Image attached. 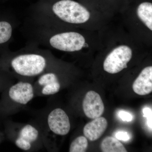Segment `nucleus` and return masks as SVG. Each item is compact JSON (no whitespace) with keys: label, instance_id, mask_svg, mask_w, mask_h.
Listing matches in <instances>:
<instances>
[{"label":"nucleus","instance_id":"2","mask_svg":"<svg viewBox=\"0 0 152 152\" xmlns=\"http://www.w3.org/2000/svg\"><path fill=\"white\" fill-rule=\"evenodd\" d=\"M34 82L18 80L4 90L0 100V118H6L24 110L35 97Z\"/></svg>","mask_w":152,"mask_h":152},{"label":"nucleus","instance_id":"17","mask_svg":"<svg viewBox=\"0 0 152 152\" xmlns=\"http://www.w3.org/2000/svg\"><path fill=\"white\" fill-rule=\"evenodd\" d=\"M119 117L123 121H131L133 120V116L131 114L124 111H121L119 113Z\"/></svg>","mask_w":152,"mask_h":152},{"label":"nucleus","instance_id":"7","mask_svg":"<svg viewBox=\"0 0 152 152\" xmlns=\"http://www.w3.org/2000/svg\"><path fill=\"white\" fill-rule=\"evenodd\" d=\"M132 51L129 47L121 45L114 49L104 61V70L110 74L120 72L127 68V64L132 57Z\"/></svg>","mask_w":152,"mask_h":152},{"label":"nucleus","instance_id":"3","mask_svg":"<svg viewBox=\"0 0 152 152\" xmlns=\"http://www.w3.org/2000/svg\"><path fill=\"white\" fill-rule=\"evenodd\" d=\"M6 124L7 136L20 150L36 152L45 148L42 131L35 121L20 123L9 121Z\"/></svg>","mask_w":152,"mask_h":152},{"label":"nucleus","instance_id":"19","mask_svg":"<svg viewBox=\"0 0 152 152\" xmlns=\"http://www.w3.org/2000/svg\"><path fill=\"white\" fill-rule=\"evenodd\" d=\"M0 141H1V138H0Z\"/></svg>","mask_w":152,"mask_h":152},{"label":"nucleus","instance_id":"14","mask_svg":"<svg viewBox=\"0 0 152 152\" xmlns=\"http://www.w3.org/2000/svg\"><path fill=\"white\" fill-rule=\"evenodd\" d=\"M88 147V141L86 137L81 136L76 138L72 141L69 152H85Z\"/></svg>","mask_w":152,"mask_h":152},{"label":"nucleus","instance_id":"1","mask_svg":"<svg viewBox=\"0 0 152 152\" xmlns=\"http://www.w3.org/2000/svg\"><path fill=\"white\" fill-rule=\"evenodd\" d=\"M53 68L49 55L41 53H24L12 56L4 54L0 58V71L18 80L34 82L35 78Z\"/></svg>","mask_w":152,"mask_h":152},{"label":"nucleus","instance_id":"15","mask_svg":"<svg viewBox=\"0 0 152 152\" xmlns=\"http://www.w3.org/2000/svg\"><path fill=\"white\" fill-rule=\"evenodd\" d=\"M15 79L9 74L0 71V93L15 83Z\"/></svg>","mask_w":152,"mask_h":152},{"label":"nucleus","instance_id":"11","mask_svg":"<svg viewBox=\"0 0 152 152\" xmlns=\"http://www.w3.org/2000/svg\"><path fill=\"white\" fill-rule=\"evenodd\" d=\"M137 16L149 29L152 31V4L144 1L139 4L137 9Z\"/></svg>","mask_w":152,"mask_h":152},{"label":"nucleus","instance_id":"18","mask_svg":"<svg viewBox=\"0 0 152 152\" xmlns=\"http://www.w3.org/2000/svg\"><path fill=\"white\" fill-rule=\"evenodd\" d=\"M116 137L118 140L124 141L129 140L130 139L128 133L123 132H119L117 133L116 134Z\"/></svg>","mask_w":152,"mask_h":152},{"label":"nucleus","instance_id":"12","mask_svg":"<svg viewBox=\"0 0 152 152\" xmlns=\"http://www.w3.org/2000/svg\"><path fill=\"white\" fill-rule=\"evenodd\" d=\"M13 33V27L5 18L0 17V53L3 52L6 45L10 40Z\"/></svg>","mask_w":152,"mask_h":152},{"label":"nucleus","instance_id":"16","mask_svg":"<svg viewBox=\"0 0 152 152\" xmlns=\"http://www.w3.org/2000/svg\"><path fill=\"white\" fill-rule=\"evenodd\" d=\"M144 117L146 118L147 124L150 129L152 130V110L148 107L145 108L143 110Z\"/></svg>","mask_w":152,"mask_h":152},{"label":"nucleus","instance_id":"10","mask_svg":"<svg viewBox=\"0 0 152 152\" xmlns=\"http://www.w3.org/2000/svg\"><path fill=\"white\" fill-rule=\"evenodd\" d=\"M107 121L105 118L99 117L85 125L83 134L91 141H95L102 137L107 127Z\"/></svg>","mask_w":152,"mask_h":152},{"label":"nucleus","instance_id":"9","mask_svg":"<svg viewBox=\"0 0 152 152\" xmlns=\"http://www.w3.org/2000/svg\"><path fill=\"white\" fill-rule=\"evenodd\" d=\"M133 91L140 96H145L152 91V66L146 67L142 71L133 83Z\"/></svg>","mask_w":152,"mask_h":152},{"label":"nucleus","instance_id":"4","mask_svg":"<svg viewBox=\"0 0 152 152\" xmlns=\"http://www.w3.org/2000/svg\"><path fill=\"white\" fill-rule=\"evenodd\" d=\"M35 121L40 128L44 139L50 132L58 136H65L69 132L71 123L69 116L64 110L53 108L48 103L37 113Z\"/></svg>","mask_w":152,"mask_h":152},{"label":"nucleus","instance_id":"13","mask_svg":"<svg viewBox=\"0 0 152 152\" xmlns=\"http://www.w3.org/2000/svg\"><path fill=\"white\" fill-rule=\"evenodd\" d=\"M101 149L103 152H126V149L121 142L112 137H107L101 144Z\"/></svg>","mask_w":152,"mask_h":152},{"label":"nucleus","instance_id":"8","mask_svg":"<svg viewBox=\"0 0 152 152\" xmlns=\"http://www.w3.org/2000/svg\"><path fill=\"white\" fill-rule=\"evenodd\" d=\"M82 104L85 115L91 119L101 117L104 110V106L100 96L94 91H90L86 94Z\"/></svg>","mask_w":152,"mask_h":152},{"label":"nucleus","instance_id":"6","mask_svg":"<svg viewBox=\"0 0 152 152\" xmlns=\"http://www.w3.org/2000/svg\"><path fill=\"white\" fill-rule=\"evenodd\" d=\"M49 43L56 50L61 51L74 52L81 50L85 46L83 36L76 32H66L53 35L50 38Z\"/></svg>","mask_w":152,"mask_h":152},{"label":"nucleus","instance_id":"5","mask_svg":"<svg viewBox=\"0 0 152 152\" xmlns=\"http://www.w3.org/2000/svg\"><path fill=\"white\" fill-rule=\"evenodd\" d=\"M52 10L60 20L72 24L84 23L91 17L86 7L73 0H59L52 6Z\"/></svg>","mask_w":152,"mask_h":152}]
</instances>
